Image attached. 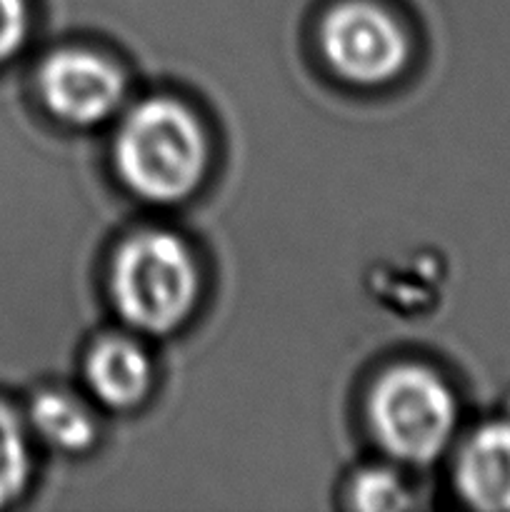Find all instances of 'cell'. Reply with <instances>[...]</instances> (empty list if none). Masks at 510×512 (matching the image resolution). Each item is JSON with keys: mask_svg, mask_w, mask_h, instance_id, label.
<instances>
[{"mask_svg": "<svg viewBox=\"0 0 510 512\" xmlns=\"http://www.w3.org/2000/svg\"><path fill=\"white\" fill-rule=\"evenodd\" d=\"M368 420L378 443L398 460L433 463L458 428V403L438 373L400 365L378 378L368 400Z\"/></svg>", "mask_w": 510, "mask_h": 512, "instance_id": "3", "label": "cell"}, {"mask_svg": "<svg viewBox=\"0 0 510 512\" xmlns=\"http://www.w3.org/2000/svg\"><path fill=\"white\" fill-rule=\"evenodd\" d=\"M30 478V453L23 425L0 405V508L18 498Z\"/></svg>", "mask_w": 510, "mask_h": 512, "instance_id": "9", "label": "cell"}, {"mask_svg": "<svg viewBox=\"0 0 510 512\" xmlns=\"http://www.w3.org/2000/svg\"><path fill=\"white\" fill-rule=\"evenodd\" d=\"M38 85L53 115L73 125L110 118L125 98L123 73L90 50H58L45 58Z\"/></svg>", "mask_w": 510, "mask_h": 512, "instance_id": "5", "label": "cell"}, {"mask_svg": "<svg viewBox=\"0 0 510 512\" xmlns=\"http://www.w3.org/2000/svg\"><path fill=\"white\" fill-rule=\"evenodd\" d=\"M85 380L100 403L115 410H128L148 395L153 368L138 343L113 335L98 340L88 353Z\"/></svg>", "mask_w": 510, "mask_h": 512, "instance_id": "7", "label": "cell"}, {"mask_svg": "<svg viewBox=\"0 0 510 512\" xmlns=\"http://www.w3.org/2000/svg\"><path fill=\"white\" fill-rule=\"evenodd\" d=\"M28 0H0V63L13 58L28 35Z\"/></svg>", "mask_w": 510, "mask_h": 512, "instance_id": "11", "label": "cell"}, {"mask_svg": "<svg viewBox=\"0 0 510 512\" xmlns=\"http://www.w3.org/2000/svg\"><path fill=\"white\" fill-rule=\"evenodd\" d=\"M330 68L358 85H380L408 63V35L393 13L370 0L338 3L320 25Z\"/></svg>", "mask_w": 510, "mask_h": 512, "instance_id": "4", "label": "cell"}, {"mask_svg": "<svg viewBox=\"0 0 510 512\" xmlns=\"http://www.w3.org/2000/svg\"><path fill=\"white\" fill-rule=\"evenodd\" d=\"M115 165L140 198L175 203L188 198L203 180L208 138L198 118L178 100H143L120 125Z\"/></svg>", "mask_w": 510, "mask_h": 512, "instance_id": "1", "label": "cell"}, {"mask_svg": "<svg viewBox=\"0 0 510 512\" xmlns=\"http://www.w3.org/2000/svg\"><path fill=\"white\" fill-rule=\"evenodd\" d=\"M30 423L40 438L65 453H83L98 438V423L78 398L50 390L35 398Z\"/></svg>", "mask_w": 510, "mask_h": 512, "instance_id": "8", "label": "cell"}, {"mask_svg": "<svg viewBox=\"0 0 510 512\" xmlns=\"http://www.w3.org/2000/svg\"><path fill=\"white\" fill-rule=\"evenodd\" d=\"M350 500L358 510H405L410 508V495L403 480L388 468H368L350 485Z\"/></svg>", "mask_w": 510, "mask_h": 512, "instance_id": "10", "label": "cell"}, {"mask_svg": "<svg viewBox=\"0 0 510 512\" xmlns=\"http://www.w3.org/2000/svg\"><path fill=\"white\" fill-rule=\"evenodd\" d=\"M110 295L135 330L165 335L178 328L198 298V270L185 243L165 230H143L118 248Z\"/></svg>", "mask_w": 510, "mask_h": 512, "instance_id": "2", "label": "cell"}, {"mask_svg": "<svg viewBox=\"0 0 510 512\" xmlns=\"http://www.w3.org/2000/svg\"><path fill=\"white\" fill-rule=\"evenodd\" d=\"M455 488L470 508L510 512V415L485 420L460 443Z\"/></svg>", "mask_w": 510, "mask_h": 512, "instance_id": "6", "label": "cell"}]
</instances>
